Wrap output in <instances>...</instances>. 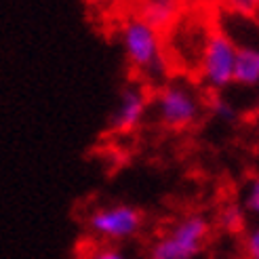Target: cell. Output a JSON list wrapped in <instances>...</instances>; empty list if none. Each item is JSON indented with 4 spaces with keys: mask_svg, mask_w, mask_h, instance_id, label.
Returning <instances> with one entry per match:
<instances>
[{
    "mask_svg": "<svg viewBox=\"0 0 259 259\" xmlns=\"http://www.w3.org/2000/svg\"><path fill=\"white\" fill-rule=\"evenodd\" d=\"M120 47L126 63L141 80L156 89L169 80V59L164 53L162 34L139 15H131L122 21Z\"/></svg>",
    "mask_w": 259,
    "mask_h": 259,
    "instance_id": "cell-1",
    "label": "cell"
},
{
    "mask_svg": "<svg viewBox=\"0 0 259 259\" xmlns=\"http://www.w3.org/2000/svg\"><path fill=\"white\" fill-rule=\"evenodd\" d=\"M152 112L156 122L171 131H186L194 126L204 110V101L198 89L184 78H169L156 89L152 99Z\"/></svg>",
    "mask_w": 259,
    "mask_h": 259,
    "instance_id": "cell-2",
    "label": "cell"
},
{
    "mask_svg": "<svg viewBox=\"0 0 259 259\" xmlns=\"http://www.w3.org/2000/svg\"><path fill=\"white\" fill-rule=\"evenodd\" d=\"M213 222L204 213L179 217L152 242L148 259H198L211 238Z\"/></svg>",
    "mask_w": 259,
    "mask_h": 259,
    "instance_id": "cell-3",
    "label": "cell"
},
{
    "mask_svg": "<svg viewBox=\"0 0 259 259\" xmlns=\"http://www.w3.org/2000/svg\"><path fill=\"white\" fill-rule=\"evenodd\" d=\"M236 49L234 38L224 30H211L206 36L196 70L200 84L213 95L224 93L230 84H234Z\"/></svg>",
    "mask_w": 259,
    "mask_h": 259,
    "instance_id": "cell-4",
    "label": "cell"
},
{
    "mask_svg": "<svg viewBox=\"0 0 259 259\" xmlns=\"http://www.w3.org/2000/svg\"><path fill=\"white\" fill-rule=\"evenodd\" d=\"M144 228V213L133 204H106L91 211L87 217V230L99 240L110 244L135 238Z\"/></svg>",
    "mask_w": 259,
    "mask_h": 259,
    "instance_id": "cell-5",
    "label": "cell"
},
{
    "mask_svg": "<svg viewBox=\"0 0 259 259\" xmlns=\"http://www.w3.org/2000/svg\"><path fill=\"white\" fill-rule=\"evenodd\" d=\"M150 106H152V99L141 84H128L120 89L116 108L110 116V128L118 133L133 131V128H137L146 120Z\"/></svg>",
    "mask_w": 259,
    "mask_h": 259,
    "instance_id": "cell-6",
    "label": "cell"
},
{
    "mask_svg": "<svg viewBox=\"0 0 259 259\" xmlns=\"http://www.w3.org/2000/svg\"><path fill=\"white\" fill-rule=\"evenodd\" d=\"M137 15L146 23H150L154 30H158L162 34L166 30H171L173 25L179 21L181 5L173 3V0H150V3L141 5Z\"/></svg>",
    "mask_w": 259,
    "mask_h": 259,
    "instance_id": "cell-7",
    "label": "cell"
},
{
    "mask_svg": "<svg viewBox=\"0 0 259 259\" xmlns=\"http://www.w3.org/2000/svg\"><path fill=\"white\" fill-rule=\"evenodd\" d=\"M234 84L247 87V89L259 87V47L257 45H240L236 49Z\"/></svg>",
    "mask_w": 259,
    "mask_h": 259,
    "instance_id": "cell-8",
    "label": "cell"
},
{
    "mask_svg": "<svg viewBox=\"0 0 259 259\" xmlns=\"http://www.w3.org/2000/svg\"><path fill=\"white\" fill-rule=\"evenodd\" d=\"M217 226L230 234H242L247 228V213L238 202H228L217 211Z\"/></svg>",
    "mask_w": 259,
    "mask_h": 259,
    "instance_id": "cell-9",
    "label": "cell"
},
{
    "mask_svg": "<svg viewBox=\"0 0 259 259\" xmlns=\"http://www.w3.org/2000/svg\"><path fill=\"white\" fill-rule=\"evenodd\" d=\"M206 108H209V112H211L213 118L219 120V122L232 124V122L238 120V110H236V106H234V103H232L228 97H224L222 93L213 95V97L209 99V103H206Z\"/></svg>",
    "mask_w": 259,
    "mask_h": 259,
    "instance_id": "cell-10",
    "label": "cell"
},
{
    "mask_svg": "<svg viewBox=\"0 0 259 259\" xmlns=\"http://www.w3.org/2000/svg\"><path fill=\"white\" fill-rule=\"evenodd\" d=\"M240 206L247 213V217H253L255 222H259V175L253 177L244 188Z\"/></svg>",
    "mask_w": 259,
    "mask_h": 259,
    "instance_id": "cell-11",
    "label": "cell"
},
{
    "mask_svg": "<svg viewBox=\"0 0 259 259\" xmlns=\"http://www.w3.org/2000/svg\"><path fill=\"white\" fill-rule=\"evenodd\" d=\"M240 242L244 259H259V222H253L244 228Z\"/></svg>",
    "mask_w": 259,
    "mask_h": 259,
    "instance_id": "cell-12",
    "label": "cell"
},
{
    "mask_svg": "<svg viewBox=\"0 0 259 259\" xmlns=\"http://www.w3.org/2000/svg\"><path fill=\"white\" fill-rule=\"evenodd\" d=\"M82 259H131V255L116 244H99V247L91 249Z\"/></svg>",
    "mask_w": 259,
    "mask_h": 259,
    "instance_id": "cell-13",
    "label": "cell"
},
{
    "mask_svg": "<svg viewBox=\"0 0 259 259\" xmlns=\"http://www.w3.org/2000/svg\"><path fill=\"white\" fill-rule=\"evenodd\" d=\"M232 9L238 13H253L257 9V3H232Z\"/></svg>",
    "mask_w": 259,
    "mask_h": 259,
    "instance_id": "cell-14",
    "label": "cell"
},
{
    "mask_svg": "<svg viewBox=\"0 0 259 259\" xmlns=\"http://www.w3.org/2000/svg\"><path fill=\"white\" fill-rule=\"evenodd\" d=\"M257 108H259V99H257Z\"/></svg>",
    "mask_w": 259,
    "mask_h": 259,
    "instance_id": "cell-15",
    "label": "cell"
}]
</instances>
